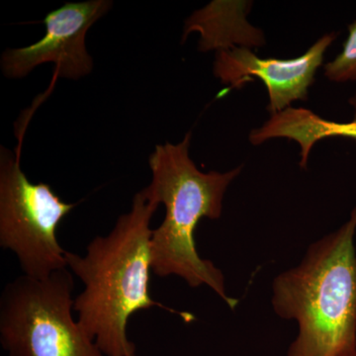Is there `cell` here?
<instances>
[{"label":"cell","instance_id":"cell-11","mask_svg":"<svg viewBox=\"0 0 356 356\" xmlns=\"http://www.w3.org/2000/svg\"><path fill=\"white\" fill-rule=\"evenodd\" d=\"M356 356V355H355Z\"/></svg>","mask_w":356,"mask_h":356},{"label":"cell","instance_id":"cell-1","mask_svg":"<svg viewBox=\"0 0 356 356\" xmlns=\"http://www.w3.org/2000/svg\"><path fill=\"white\" fill-rule=\"evenodd\" d=\"M159 205L140 191L131 210L108 235L95 236L86 254L67 250V268L83 284L74 298L77 322L104 356L136 355L127 325L138 311L159 307L175 312L149 294L151 221Z\"/></svg>","mask_w":356,"mask_h":356},{"label":"cell","instance_id":"cell-8","mask_svg":"<svg viewBox=\"0 0 356 356\" xmlns=\"http://www.w3.org/2000/svg\"><path fill=\"white\" fill-rule=\"evenodd\" d=\"M350 103L355 109V117L346 123L327 120L311 110L289 107L271 115L261 127L250 131V142L257 146L277 138L295 140L301 147L300 166L306 168L311 149L318 140L334 137L356 140V95Z\"/></svg>","mask_w":356,"mask_h":356},{"label":"cell","instance_id":"cell-7","mask_svg":"<svg viewBox=\"0 0 356 356\" xmlns=\"http://www.w3.org/2000/svg\"><path fill=\"white\" fill-rule=\"evenodd\" d=\"M336 37L334 33L325 35L303 55L288 60L259 58L245 47L222 49L216 54L214 74L233 88H242L252 77L261 79L268 92L267 110L280 113L297 100L308 99L309 88Z\"/></svg>","mask_w":356,"mask_h":356},{"label":"cell","instance_id":"cell-9","mask_svg":"<svg viewBox=\"0 0 356 356\" xmlns=\"http://www.w3.org/2000/svg\"><path fill=\"white\" fill-rule=\"evenodd\" d=\"M325 76L337 83L356 81V20L348 26L343 51L324 67Z\"/></svg>","mask_w":356,"mask_h":356},{"label":"cell","instance_id":"cell-3","mask_svg":"<svg viewBox=\"0 0 356 356\" xmlns=\"http://www.w3.org/2000/svg\"><path fill=\"white\" fill-rule=\"evenodd\" d=\"M191 132L179 144L156 146L149 159L151 184L143 191L163 204L165 217L152 235V270L159 277L175 275L191 287H210L231 309L238 301L229 298L222 273L198 254L195 231L203 218L221 217L222 198L242 166L227 172H202L189 156Z\"/></svg>","mask_w":356,"mask_h":356},{"label":"cell","instance_id":"cell-5","mask_svg":"<svg viewBox=\"0 0 356 356\" xmlns=\"http://www.w3.org/2000/svg\"><path fill=\"white\" fill-rule=\"evenodd\" d=\"M74 206L63 201L50 185L30 181L19 156L2 147L0 245L15 254L24 275L44 278L67 268V250L58 243L57 229Z\"/></svg>","mask_w":356,"mask_h":356},{"label":"cell","instance_id":"cell-2","mask_svg":"<svg viewBox=\"0 0 356 356\" xmlns=\"http://www.w3.org/2000/svg\"><path fill=\"white\" fill-rule=\"evenodd\" d=\"M356 208L312 243L299 266L274 280L273 306L299 332L287 356L356 355Z\"/></svg>","mask_w":356,"mask_h":356},{"label":"cell","instance_id":"cell-4","mask_svg":"<svg viewBox=\"0 0 356 356\" xmlns=\"http://www.w3.org/2000/svg\"><path fill=\"white\" fill-rule=\"evenodd\" d=\"M74 274L23 275L0 297V343L7 356H104L74 320Z\"/></svg>","mask_w":356,"mask_h":356},{"label":"cell","instance_id":"cell-6","mask_svg":"<svg viewBox=\"0 0 356 356\" xmlns=\"http://www.w3.org/2000/svg\"><path fill=\"white\" fill-rule=\"evenodd\" d=\"M108 0L65 3L44 17L46 34L37 43L4 51V74L20 79L46 63L55 65V76L77 79L92 70V58L86 48L89 28L111 8Z\"/></svg>","mask_w":356,"mask_h":356},{"label":"cell","instance_id":"cell-10","mask_svg":"<svg viewBox=\"0 0 356 356\" xmlns=\"http://www.w3.org/2000/svg\"><path fill=\"white\" fill-rule=\"evenodd\" d=\"M134 356H137V355H134Z\"/></svg>","mask_w":356,"mask_h":356}]
</instances>
